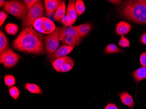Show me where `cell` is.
Listing matches in <instances>:
<instances>
[{
	"label": "cell",
	"mask_w": 146,
	"mask_h": 109,
	"mask_svg": "<svg viewBox=\"0 0 146 109\" xmlns=\"http://www.w3.org/2000/svg\"><path fill=\"white\" fill-rule=\"evenodd\" d=\"M74 61L70 58L69 60L65 63L60 69V72L65 73L70 71L74 65Z\"/></svg>",
	"instance_id": "cell-23"
},
{
	"label": "cell",
	"mask_w": 146,
	"mask_h": 109,
	"mask_svg": "<svg viewBox=\"0 0 146 109\" xmlns=\"http://www.w3.org/2000/svg\"><path fill=\"white\" fill-rule=\"evenodd\" d=\"M132 26L128 23L122 21L117 24L116 27V32L117 35L123 36L126 35L131 30Z\"/></svg>",
	"instance_id": "cell-13"
},
{
	"label": "cell",
	"mask_w": 146,
	"mask_h": 109,
	"mask_svg": "<svg viewBox=\"0 0 146 109\" xmlns=\"http://www.w3.org/2000/svg\"><path fill=\"white\" fill-rule=\"evenodd\" d=\"M70 59V58L68 56H64L57 58L52 62V65L56 71L57 72H60L62 66L66 62H67Z\"/></svg>",
	"instance_id": "cell-15"
},
{
	"label": "cell",
	"mask_w": 146,
	"mask_h": 109,
	"mask_svg": "<svg viewBox=\"0 0 146 109\" xmlns=\"http://www.w3.org/2000/svg\"><path fill=\"white\" fill-rule=\"evenodd\" d=\"M65 1H63L55 12L54 15L55 20L56 22L61 21V19L65 16Z\"/></svg>",
	"instance_id": "cell-14"
},
{
	"label": "cell",
	"mask_w": 146,
	"mask_h": 109,
	"mask_svg": "<svg viewBox=\"0 0 146 109\" xmlns=\"http://www.w3.org/2000/svg\"><path fill=\"white\" fill-rule=\"evenodd\" d=\"M9 48L8 39L1 30L0 31V53Z\"/></svg>",
	"instance_id": "cell-19"
},
{
	"label": "cell",
	"mask_w": 146,
	"mask_h": 109,
	"mask_svg": "<svg viewBox=\"0 0 146 109\" xmlns=\"http://www.w3.org/2000/svg\"><path fill=\"white\" fill-rule=\"evenodd\" d=\"M109 1L115 5H120L122 3V1Z\"/></svg>",
	"instance_id": "cell-34"
},
{
	"label": "cell",
	"mask_w": 146,
	"mask_h": 109,
	"mask_svg": "<svg viewBox=\"0 0 146 109\" xmlns=\"http://www.w3.org/2000/svg\"><path fill=\"white\" fill-rule=\"evenodd\" d=\"M5 2V0H1V1H0V7H1L2 6L3 7Z\"/></svg>",
	"instance_id": "cell-35"
},
{
	"label": "cell",
	"mask_w": 146,
	"mask_h": 109,
	"mask_svg": "<svg viewBox=\"0 0 146 109\" xmlns=\"http://www.w3.org/2000/svg\"><path fill=\"white\" fill-rule=\"evenodd\" d=\"M44 15V7L40 1L29 11L25 18L22 21V28H25L31 26L38 19L42 17Z\"/></svg>",
	"instance_id": "cell-4"
},
{
	"label": "cell",
	"mask_w": 146,
	"mask_h": 109,
	"mask_svg": "<svg viewBox=\"0 0 146 109\" xmlns=\"http://www.w3.org/2000/svg\"><path fill=\"white\" fill-rule=\"evenodd\" d=\"M74 46H61L52 54L48 55V59L50 61H54L56 59L66 56L70 53L74 49Z\"/></svg>",
	"instance_id": "cell-8"
},
{
	"label": "cell",
	"mask_w": 146,
	"mask_h": 109,
	"mask_svg": "<svg viewBox=\"0 0 146 109\" xmlns=\"http://www.w3.org/2000/svg\"><path fill=\"white\" fill-rule=\"evenodd\" d=\"M133 76L137 82H139L146 78V66L141 67L134 71Z\"/></svg>",
	"instance_id": "cell-17"
},
{
	"label": "cell",
	"mask_w": 146,
	"mask_h": 109,
	"mask_svg": "<svg viewBox=\"0 0 146 109\" xmlns=\"http://www.w3.org/2000/svg\"><path fill=\"white\" fill-rule=\"evenodd\" d=\"M24 87L29 92L33 94L40 95L42 93L41 88L36 84L34 83H25L24 85Z\"/></svg>",
	"instance_id": "cell-18"
},
{
	"label": "cell",
	"mask_w": 146,
	"mask_h": 109,
	"mask_svg": "<svg viewBox=\"0 0 146 109\" xmlns=\"http://www.w3.org/2000/svg\"><path fill=\"white\" fill-rule=\"evenodd\" d=\"M33 26L38 32L46 35L54 32L56 28L54 22L48 18L43 17L36 20L33 24Z\"/></svg>",
	"instance_id": "cell-7"
},
{
	"label": "cell",
	"mask_w": 146,
	"mask_h": 109,
	"mask_svg": "<svg viewBox=\"0 0 146 109\" xmlns=\"http://www.w3.org/2000/svg\"><path fill=\"white\" fill-rule=\"evenodd\" d=\"M104 109H118L116 106L114 104L109 103L105 107Z\"/></svg>",
	"instance_id": "cell-32"
},
{
	"label": "cell",
	"mask_w": 146,
	"mask_h": 109,
	"mask_svg": "<svg viewBox=\"0 0 146 109\" xmlns=\"http://www.w3.org/2000/svg\"><path fill=\"white\" fill-rule=\"evenodd\" d=\"M9 91L10 96L15 100H17L19 97L20 93L19 89L15 86H12L9 88Z\"/></svg>",
	"instance_id": "cell-25"
},
{
	"label": "cell",
	"mask_w": 146,
	"mask_h": 109,
	"mask_svg": "<svg viewBox=\"0 0 146 109\" xmlns=\"http://www.w3.org/2000/svg\"><path fill=\"white\" fill-rule=\"evenodd\" d=\"M4 83L9 87L14 86L16 83V80L14 76L11 75H6L4 77Z\"/></svg>",
	"instance_id": "cell-24"
},
{
	"label": "cell",
	"mask_w": 146,
	"mask_h": 109,
	"mask_svg": "<svg viewBox=\"0 0 146 109\" xmlns=\"http://www.w3.org/2000/svg\"><path fill=\"white\" fill-rule=\"evenodd\" d=\"M44 36L32 25L24 28L12 42V46L18 51L33 55L45 54Z\"/></svg>",
	"instance_id": "cell-1"
},
{
	"label": "cell",
	"mask_w": 146,
	"mask_h": 109,
	"mask_svg": "<svg viewBox=\"0 0 146 109\" xmlns=\"http://www.w3.org/2000/svg\"><path fill=\"white\" fill-rule=\"evenodd\" d=\"M3 9L5 12L23 21L28 12L25 4L23 1L17 0L6 1L3 6Z\"/></svg>",
	"instance_id": "cell-3"
},
{
	"label": "cell",
	"mask_w": 146,
	"mask_h": 109,
	"mask_svg": "<svg viewBox=\"0 0 146 109\" xmlns=\"http://www.w3.org/2000/svg\"><path fill=\"white\" fill-rule=\"evenodd\" d=\"M5 29L8 34L15 36L19 31V26L15 24L9 23L6 25Z\"/></svg>",
	"instance_id": "cell-20"
},
{
	"label": "cell",
	"mask_w": 146,
	"mask_h": 109,
	"mask_svg": "<svg viewBox=\"0 0 146 109\" xmlns=\"http://www.w3.org/2000/svg\"><path fill=\"white\" fill-rule=\"evenodd\" d=\"M40 1L38 0H24L23 1L25 4L29 11L31 8H33V7Z\"/></svg>",
	"instance_id": "cell-27"
},
{
	"label": "cell",
	"mask_w": 146,
	"mask_h": 109,
	"mask_svg": "<svg viewBox=\"0 0 146 109\" xmlns=\"http://www.w3.org/2000/svg\"><path fill=\"white\" fill-rule=\"evenodd\" d=\"M119 46L123 48L129 47V42L128 39L122 36L119 42Z\"/></svg>",
	"instance_id": "cell-28"
},
{
	"label": "cell",
	"mask_w": 146,
	"mask_h": 109,
	"mask_svg": "<svg viewBox=\"0 0 146 109\" xmlns=\"http://www.w3.org/2000/svg\"><path fill=\"white\" fill-rule=\"evenodd\" d=\"M8 17V14L6 12H4V11H1L0 12V26L1 27H2Z\"/></svg>",
	"instance_id": "cell-29"
},
{
	"label": "cell",
	"mask_w": 146,
	"mask_h": 109,
	"mask_svg": "<svg viewBox=\"0 0 146 109\" xmlns=\"http://www.w3.org/2000/svg\"><path fill=\"white\" fill-rule=\"evenodd\" d=\"M60 29V28L56 27L54 32L44 36L43 41L45 51L48 55L54 53L58 49L60 41L59 38Z\"/></svg>",
	"instance_id": "cell-5"
},
{
	"label": "cell",
	"mask_w": 146,
	"mask_h": 109,
	"mask_svg": "<svg viewBox=\"0 0 146 109\" xmlns=\"http://www.w3.org/2000/svg\"><path fill=\"white\" fill-rule=\"evenodd\" d=\"M44 1L46 15L47 16H50L55 12L62 1L60 0H45Z\"/></svg>",
	"instance_id": "cell-10"
},
{
	"label": "cell",
	"mask_w": 146,
	"mask_h": 109,
	"mask_svg": "<svg viewBox=\"0 0 146 109\" xmlns=\"http://www.w3.org/2000/svg\"><path fill=\"white\" fill-rule=\"evenodd\" d=\"M124 18L137 23L146 24V1H127L119 9Z\"/></svg>",
	"instance_id": "cell-2"
},
{
	"label": "cell",
	"mask_w": 146,
	"mask_h": 109,
	"mask_svg": "<svg viewBox=\"0 0 146 109\" xmlns=\"http://www.w3.org/2000/svg\"><path fill=\"white\" fill-rule=\"evenodd\" d=\"M75 7L78 16H80L84 13L85 7L84 2L82 0H77L75 1Z\"/></svg>",
	"instance_id": "cell-22"
},
{
	"label": "cell",
	"mask_w": 146,
	"mask_h": 109,
	"mask_svg": "<svg viewBox=\"0 0 146 109\" xmlns=\"http://www.w3.org/2000/svg\"><path fill=\"white\" fill-rule=\"evenodd\" d=\"M140 63L142 67L146 66V52L141 54L140 58Z\"/></svg>",
	"instance_id": "cell-31"
},
{
	"label": "cell",
	"mask_w": 146,
	"mask_h": 109,
	"mask_svg": "<svg viewBox=\"0 0 146 109\" xmlns=\"http://www.w3.org/2000/svg\"><path fill=\"white\" fill-rule=\"evenodd\" d=\"M120 97L122 103L125 105L129 107L130 109H133L135 106L134 100L131 95L127 92H123L118 94Z\"/></svg>",
	"instance_id": "cell-12"
},
{
	"label": "cell",
	"mask_w": 146,
	"mask_h": 109,
	"mask_svg": "<svg viewBox=\"0 0 146 109\" xmlns=\"http://www.w3.org/2000/svg\"><path fill=\"white\" fill-rule=\"evenodd\" d=\"M75 1H69L66 15L72 25L76 22L78 16L77 12L75 9Z\"/></svg>",
	"instance_id": "cell-11"
},
{
	"label": "cell",
	"mask_w": 146,
	"mask_h": 109,
	"mask_svg": "<svg viewBox=\"0 0 146 109\" xmlns=\"http://www.w3.org/2000/svg\"><path fill=\"white\" fill-rule=\"evenodd\" d=\"M20 59L21 56L9 48L1 53L0 63L5 68L10 69L17 65Z\"/></svg>",
	"instance_id": "cell-6"
},
{
	"label": "cell",
	"mask_w": 146,
	"mask_h": 109,
	"mask_svg": "<svg viewBox=\"0 0 146 109\" xmlns=\"http://www.w3.org/2000/svg\"><path fill=\"white\" fill-rule=\"evenodd\" d=\"M67 36H73L79 40H82L80 37L76 26H62L60 29L59 38L60 41H64Z\"/></svg>",
	"instance_id": "cell-9"
},
{
	"label": "cell",
	"mask_w": 146,
	"mask_h": 109,
	"mask_svg": "<svg viewBox=\"0 0 146 109\" xmlns=\"http://www.w3.org/2000/svg\"><path fill=\"white\" fill-rule=\"evenodd\" d=\"M76 27L79 36L82 38L86 36L89 33L92 29V25L89 24H83L76 26Z\"/></svg>",
	"instance_id": "cell-16"
},
{
	"label": "cell",
	"mask_w": 146,
	"mask_h": 109,
	"mask_svg": "<svg viewBox=\"0 0 146 109\" xmlns=\"http://www.w3.org/2000/svg\"><path fill=\"white\" fill-rule=\"evenodd\" d=\"M141 42L142 44L146 45V33L143 34L141 38Z\"/></svg>",
	"instance_id": "cell-33"
},
{
	"label": "cell",
	"mask_w": 146,
	"mask_h": 109,
	"mask_svg": "<svg viewBox=\"0 0 146 109\" xmlns=\"http://www.w3.org/2000/svg\"><path fill=\"white\" fill-rule=\"evenodd\" d=\"M121 49L118 48L116 45L114 44H111L106 47L105 52L108 54L112 53H119L121 52Z\"/></svg>",
	"instance_id": "cell-26"
},
{
	"label": "cell",
	"mask_w": 146,
	"mask_h": 109,
	"mask_svg": "<svg viewBox=\"0 0 146 109\" xmlns=\"http://www.w3.org/2000/svg\"><path fill=\"white\" fill-rule=\"evenodd\" d=\"M81 40L73 36H67L65 38L64 41L67 46H78Z\"/></svg>",
	"instance_id": "cell-21"
},
{
	"label": "cell",
	"mask_w": 146,
	"mask_h": 109,
	"mask_svg": "<svg viewBox=\"0 0 146 109\" xmlns=\"http://www.w3.org/2000/svg\"><path fill=\"white\" fill-rule=\"evenodd\" d=\"M61 23H62L64 26H72V24L70 23V21L69 20L68 16L66 15L63 18L61 19Z\"/></svg>",
	"instance_id": "cell-30"
}]
</instances>
